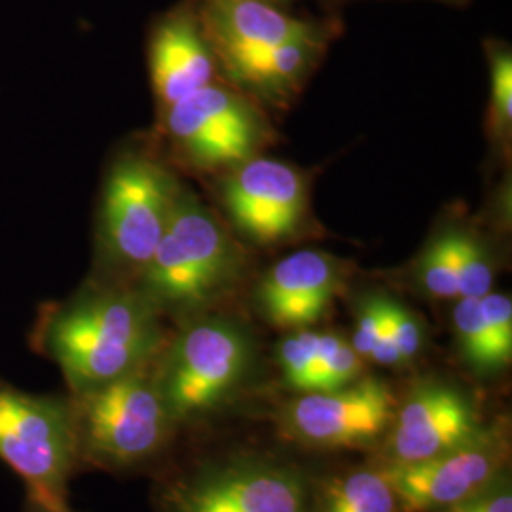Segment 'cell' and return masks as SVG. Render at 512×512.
<instances>
[{
	"label": "cell",
	"mask_w": 512,
	"mask_h": 512,
	"mask_svg": "<svg viewBox=\"0 0 512 512\" xmlns=\"http://www.w3.org/2000/svg\"><path fill=\"white\" fill-rule=\"evenodd\" d=\"M25 512H71L67 499H50L44 495L27 492Z\"/></svg>",
	"instance_id": "28"
},
{
	"label": "cell",
	"mask_w": 512,
	"mask_h": 512,
	"mask_svg": "<svg viewBox=\"0 0 512 512\" xmlns=\"http://www.w3.org/2000/svg\"><path fill=\"white\" fill-rule=\"evenodd\" d=\"M272 2H275V0H272Z\"/></svg>",
	"instance_id": "30"
},
{
	"label": "cell",
	"mask_w": 512,
	"mask_h": 512,
	"mask_svg": "<svg viewBox=\"0 0 512 512\" xmlns=\"http://www.w3.org/2000/svg\"><path fill=\"white\" fill-rule=\"evenodd\" d=\"M167 342L162 313L126 283L93 281L38 313L31 346L80 395L154 365Z\"/></svg>",
	"instance_id": "1"
},
{
	"label": "cell",
	"mask_w": 512,
	"mask_h": 512,
	"mask_svg": "<svg viewBox=\"0 0 512 512\" xmlns=\"http://www.w3.org/2000/svg\"><path fill=\"white\" fill-rule=\"evenodd\" d=\"M492 109L494 124L509 133L512 122V55L501 46L492 50Z\"/></svg>",
	"instance_id": "24"
},
{
	"label": "cell",
	"mask_w": 512,
	"mask_h": 512,
	"mask_svg": "<svg viewBox=\"0 0 512 512\" xmlns=\"http://www.w3.org/2000/svg\"><path fill=\"white\" fill-rule=\"evenodd\" d=\"M387 317L403 365L412 363L423 349V327L420 319L406 306L391 298L387 304Z\"/></svg>",
	"instance_id": "26"
},
{
	"label": "cell",
	"mask_w": 512,
	"mask_h": 512,
	"mask_svg": "<svg viewBox=\"0 0 512 512\" xmlns=\"http://www.w3.org/2000/svg\"><path fill=\"white\" fill-rule=\"evenodd\" d=\"M486 427L478 404L461 387L423 382L397 404L380 442L384 467L435 458L475 439Z\"/></svg>",
	"instance_id": "11"
},
{
	"label": "cell",
	"mask_w": 512,
	"mask_h": 512,
	"mask_svg": "<svg viewBox=\"0 0 512 512\" xmlns=\"http://www.w3.org/2000/svg\"><path fill=\"white\" fill-rule=\"evenodd\" d=\"M165 133L190 164L219 169L255 158L268 129L238 93L209 84L165 109Z\"/></svg>",
	"instance_id": "9"
},
{
	"label": "cell",
	"mask_w": 512,
	"mask_h": 512,
	"mask_svg": "<svg viewBox=\"0 0 512 512\" xmlns=\"http://www.w3.org/2000/svg\"><path fill=\"white\" fill-rule=\"evenodd\" d=\"M245 268V255L222 222L181 186L164 238L133 287L162 317L188 321L232 293Z\"/></svg>",
	"instance_id": "2"
},
{
	"label": "cell",
	"mask_w": 512,
	"mask_h": 512,
	"mask_svg": "<svg viewBox=\"0 0 512 512\" xmlns=\"http://www.w3.org/2000/svg\"><path fill=\"white\" fill-rule=\"evenodd\" d=\"M446 512H512V490L509 473H501L482 492L459 503Z\"/></svg>",
	"instance_id": "27"
},
{
	"label": "cell",
	"mask_w": 512,
	"mask_h": 512,
	"mask_svg": "<svg viewBox=\"0 0 512 512\" xmlns=\"http://www.w3.org/2000/svg\"><path fill=\"white\" fill-rule=\"evenodd\" d=\"M313 512H401V509L382 469H357L329 478L317 494Z\"/></svg>",
	"instance_id": "17"
},
{
	"label": "cell",
	"mask_w": 512,
	"mask_h": 512,
	"mask_svg": "<svg viewBox=\"0 0 512 512\" xmlns=\"http://www.w3.org/2000/svg\"><path fill=\"white\" fill-rule=\"evenodd\" d=\"M346 266L323 251H298L275 262L256 287V306L277 329H308L321 321L346 283Z\"/></svg>",
	"instance_id": "13"
},
{
	"label": "cell",
	"mask_w": 512,
	"mask_h": 512,
	"mask_svg": "<svg viewBox=\"0 0 512 512\" xmlns=\"http://www.w3.org/2000/svg\"><path fill=\"white\" fill-rule=\"evenodd\" d=\"M509 437L486 427L478 437L435 458L384 467L403 512H446L482 492L505 473Z\"/></svg>",
	"instance_id": "10"
},
{
	"label": "cell",
	"mask_w": 512,
	"mask_h": 512,
	"mask_svg": "<svg viewBox=\"0 0 512 512\" xmlns=\"http://www.w3.org/2000/svg\"><path fill=\"white\" fill-rule=\"evenodd\" d=\"M452 325L461 359L482 376L497 374L480 298H458L452 311Z\"/></svg>",
	"instance_id": "19"
},
{
	"label": "cell",
	"mask_w": 512,
	"mask_h": 512,
	"mask_svg": "<svg viewBox=\"0 0 512 512\" xmlns=\"http://www.w3.org/2000/svg\"><path fill=\"white\" fill-rule=\"evenodd\" d=\"M148 67L164 109L213 84L219 61L205 35L196 0H183L154 19L148 35Z\"/></svg>",
	"instance_id": "14"
},
{
	"label": "cell",
	"mask_w": 512,
	"mask_h": 512,
	"mask_svg": "<svg viewBox=\"0 0 512 512\" xmlns=\"http://www.w3.org/2000/svg\"><path fill=\"white\" fill-rule=\"evenodd\" d=\"M397 399L376 378L327 393H300L283 406L279 427L287 439L317 450H357L380 444L393 421Z\"/></svg>",
	"instance_id": "8"
},
{
	"label": "cell",
	"mask_w": 512,
	"mask_h": 512,
	"mask_svg": "<svg viewBox=\"0 0 512 512\" xmlns=\"http://www.w3.org/2000/svg\"><path fill=\"white\" fill-rule=\"evenodd\" d=\"M365 359L346 338L334 332H319L317 363L311 370L306 393H327L357 382L363 376Z\"/></svg>",
	"instance_id": "18"
},
{
	"label": "cell",
	"mask_w": 512,
	"mask_h": 512,
	"mask_svg": "<svg viewBox=\"0 0 512 512\" xmlns=\"http://www.w3.org/2000/svg\"><path fill=\"white\" fill-rule=\"evenodd\" d=\"M181 184L143 152L122 154L107 175L101 203V256L110 283L133 285L164 238Z\"/></svg>",
	"instance_id": "5"
},
{
	"label": "cell",
	"mask_w": 512,
	"mask_h": 512,
	"mask_svg": "<svg viewBox=\"0 0 512 512\" xmlns=\"http://www.w3.org/2000/svg\"><path fill=\"white\" fill-rule=\"evenodd\" d=\"M495 368L501 372L512 359V302L507 294L490 291L480 298Z\"/></svg>",
	"instance_id": "23"
},
{
	"label": "cell",
	"mask_w": 512,
	"mask_h": 512,
	"mask_svg": "<svg viewBox=\"0 0 512 512\" xmlns=\"http://www.w3.org/2000/svg\"><path fill=\"white\" fill-rule=\"evenodd\" d=\"M0 461L27 492L67 499L78 469L69 395L29 393L0 378Z\"/></svg>",
	"instance_id": "6"
},
{
	"label": "cell",
	"mask_w": 512,
	"mask_h": 512,
	"mask_svg": "<svg viewBox=\"0 0 512 512\" xmlns=\"http://www.w3.org/2000/svg\"><path fill=\"white\" fill-rule=\"evenodd\" d=\"M327 38L293 40L270 50L232 55L219 61L234 82L270 101H281L304 82L325 50Z\"/></svg>",
	"instance_id": "16"
},
{
	"label": "cell",
	"mask_w": 512,
	"mask_h": 512,
	"mask_svg": "<svg viewBox=\"0 0 512 512\" xmlns=\"http://www.w3.org/2000/svg\"><path fill=\"white\" fill-rule=\"evenodd\" d=\"M253 365L255 344L241 325L198 315L165 342L152 372L173 420L183 427L234 401Z\"/></svg>",
	"instance_id": "4"
},
{
	"label": "cell",
	"mask_w": 512,
	"mask_h": 512,
	"mask_svg": "<svg viewBox=\"0 0 512 512\" xmlns=\"http://www.w3.org/2000/svg\"><path fill=\"white\" fill-rule=\"evenodd\" d=\"M448 2H463V0H448Z\"/></svg>",
	"instance_id": "29"
},
{
	"label": "cell",
	"mask_w": 512,
	"mask_h": 512,
	"mask_svg": "<svg viewBox=\"0 0 512 512\" xmlns=\"http://www.w3.org/2000/svg\"><path fill=\"white\" fill-rule=\"evenodd\" d=\"M308 494L291 465L238 456L165 478L156 512H308Z\"/></svg>",
	"instance_id": "7"
},
{
	"label": "cell",
	"mask_w": 512,
	"mask_h": 512,
	"mask_svg": "<svg viewBox=\"0 0 512 512\" xmlns=\"http://www.w3.org/2000/svg\"><path fill=\"white\" fill-rule=\"evenodd\" d=\"M319 332L315 330H293L285 336L277 349V363L281 368L283 382L294 393H306L310 382L311 370L317 363Z\"/></svg>",
	"instance_id": "22"
},
{
	"label": "cell",
	"mask_w": 512,
	"mask_h": 512,
	"mask_svg": "<svg viewBox=\"0 0 512 512\" xmlns=\"http://www.w3.org/2000/svg\"><path fill=\"white\" fill-rule=\"evenodd\" d=\"M416 277L423 293L439 300H458V275L452 251V232H444L421 253Z\"/></svg>",
	"instance_id": "21"
},
{
	"label": "cell",
	"mask_w": 512,
	"mask_h": 512,
	"mask_svg": "<svg viewBox=\"0 0 512 512\" xmlns=\"http://www.w3.org/2000/svg\"><path fill=\"white\" fill-rule=\"evenodd\" d=\"M387 296L372 294L366 296L357 311V321H355V334L351 346L363 357L370 359L374 346L382 334L387 317Z\"/></svg>",
	"instance_id": "25"
},
{
	"label": "cell",
	"mask_w": 512,
	"mask_h": 512,
	"mask_svg": "<svg viewBox=\"0 0 512 512\" xmlns=\"http://www.w3.org/2000/svg\"><path fill=\"white\" fill-rule=\"evenodd\" d=\"M196 6L217 61L293 40L327 38L325 27L294 18L272 0H196Z\"/></svg>",
	"instance_id": "15"
},
{
	"label": "cell",
	"mask_w": 512,
	"mask_h": 512,
	"mask_svg": "<svg viewBox=\"0 0 512 512\" xmlns=\"http://www.w3.org/2000/svg\"><path fill=\"white\" fill-rule=\"evenodd\" d=\"M458 298H482L494 287L495 266L486 245L473 234L452 232Z\"/></svg>",
	"instance_id": "20"
},
{
	"label": "cell",
	"mask_w": 512,
	"mask_h": 512,
	"mask_svg": "<svg viewBox=\"0 0 512 512\" xmlns=\"http://www.w3.org/2000/svg\"><path fill=\"white\" fill-rule=\"evenodd\" d=\"M232 169L222 198L239 232L262 245L294 238L310 203L304 175L293 165L260 156Z\"/></svg>",
	"instance_id": "12"
},
{
	"label": "cell",
	"mask_w": 512,
	"mask_h": 512,
	"mask_svg": "<svg viewBox=\"0 0 512 512\" xmlns=\"http://www.w3.org/2000/svg\"><path fill=\"white\" fill-rule=\"evenodd\" d=\"M69 399L78 467L114 473L147 467L164 454L179 429L152 366Z\"/></svg>",
	"instance_id": "3"
}]
</instances>
